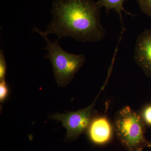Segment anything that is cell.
Wrapping results in <instances>:
<instances>
[{"label":"cell","mask_w":151,"mask_h":151,"mask_svg":"<svg viewBox=\"0 0 151 151\" xmlns=\"http://www.w3.org/2000/svg\"><path fill=\"white\" fill-rule=\"evenodd\" d=\"M9 89L5 80L0 81V102L5 101L8 96Z\"/></svg>","instance_id":"obj_11"},{"label":"cell","mask_w":151,"mask_h":151,"mask_svg":"<svg viewBox=\"0 0 151 151\" xmlns=\"http://www.w3.org/2000/svg\"><path fill=\"white\" fill-rule=\"evenodd\" d=\"M104 87L105 86H103L94 102L88 107L65 114L56 113L50 117L52 119L61 122L63 127L67 130L66 140H75L87 130L93 117L95 103Z\"/></svg>","instance_id":"obj_4"},{"label":"cell","mask_w":151,"mask_h":151,"mask_svg":"<svg viewBox=\"0 0 151 151\" xmlns=\"http://www.w3.org/2000/svg\"><path fill=\"white\" fill-rule=\"evenodd\" d=\"M140 113L145 125L151 127V104L145 105Z\"/></svg>","instance_id":"obj_8"},{"label":"cell","mask_w":151,"mask_h":151,"mask_svg":"<svg viewBox=\"0 0 151 151\" xmlns=\"http://www.w3.org/2000/svg\"><path fill=\"white\" fill-rule=\"evenodd\" d=\"M86 132L90 142L98 146L110 142L115 133L113 124L104 116L93 117Z\"/></svg>","instance_id":"obj_5"},{"label":"cell","mask_w":151,"mask_h":151,"mask_svg":"<svg viewBox=\"0 0 151 151\" xmlns=\"http://www.w3.org/2000/svg\"><path fill=\"white\" fill-rule=\"evenodd\" d=\"M101 8L93 0H54L52 19L43 32L55 35L59 40L70 37L77 42L101 41L106 34L100 22Z\"/></svg>","instance_id":"obj_1"},{"label":"cell","mask_w":151,"mask_h":151,"mask_svg":"<svg viewBox=\"0 0 151 151\" xmlns=\"http://www.w3.org/2000/svg\"><path fill=\"white\" fill-rule=\"evenodd\" d=\"M126 0H98L97 2L102 7H104L107 12L111 10L115 9L119 13L122 22L123 20L122 12L123 11L125 13L131 15L132 14L128 12L124 9L123 4Z\"/></svg>","instance_id":"obj_7"},{"label":"cell","mask_w":151,"mask_h":151,"mask_svg":"<svg viewBox=\"0 0 151 151\" xmlns=\"http://www.w3.org/2000/svg\"><path fill=\"white\" fill-rule=\"evenodd\" d=\"M7 64L5 57L1 49L0 51V81L5 80Z\"/></svg>","instance_id":"obj_9"},{"label":"cell","mask_w":151,"mask_h":151,"mask_svg":"<svg viewBox=\"0 0 151 151\" xmlns=\"http://www.w3.org/2000/svg\"><path fill=\"white\" fill-rule=\"evenodd\" d=\"M32 30L37 32L46 41V46L43 48L48 51L45 57L50 60L55 81L58 86L64 87L69 84L76 73L84 65L86 59L83 54H74L67 52L61 48L59 40L51 42L47 35L36 27Z\"/></svg>","instance_id":"obj_3"},{"label":"cell","mask_w":151,"mask_h":151,"mask_svg":"<svg viewBox=\"0 0 151 151\" xmlns=\"http://www.w3.org/2000/svg\"><path fill=\"white\" fill-rule=\"evenodd\" d=\"M143 13L151 18V0H136Z\"/></svg>","instance_id":"obj_10"},{"label":"cell","mask_w":151,"mask_h":151,"mask_svg":"<svg viewBox=\"0 0 151 151\" xmlns=\"http://www.w3.org/2000/svg\"><path fill=\"white\" fill-rule=\"evenodd\" d=\"M147 147L149 148H150L151 149V142H149L148 145Z\"/></svg>","instance_id":"obj_12"},{"label":"cell","mask_w":151,"mask_h":151,"mask_svg":"<svg viewBox=\"0 0 151 151\" xmlns=\"http://www.w3.org/2000/svg\"><path fill=\"white\" fill-rule=\"evenodd\" d=\"M134 58L146 75L151 78V29H145L138 36Z\"/></svg>","instance_id":"obj_6"},{"label":"cell","mask_w":151,"mask_h":151,"mask_svg":"<svg viewBox=\"0 0 151 151\" xmlns=\"http://www.w3.org/2000/svg\"><path fill=\"white\" fill-rule=\"evenodd\" d=\"M113 126L116 137L128 151H142L147 147L150 142L145 137L146 125L140 112L123 107L116 113Z\"/></svg>","instance_id":"obj_2"}]
</instances>
